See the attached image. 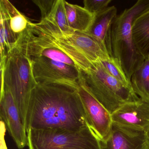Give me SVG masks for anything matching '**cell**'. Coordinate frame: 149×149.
<instances>
[{
  "mask_svg": "<svg viewBox=\"0 0 149 149\" xmlns=\"http://www.w3.org/2000/svg\"><path fill=\"white\" fill-rule=\"evenodd\" d=\"M78 89L38 83L31 93L25 127L78 131L88 126Z\"/></svg>",
  "mask_w": 149,
  "mask_h": 149,
  "instance_id": "1",
  "label": "cell"
},
{
  "mask_svg": "<svg viewBox=\"0 0 149 149\" xmlns=\"http://www.w3.org/2000/svg\"><path fill=\"white\" fill-rule=\"evenodd\" d=\"M149 8V0H139L131 7L118 15L111 29L112 57L120 62L129 80L144 61L145 58L134 46L132 26L135 18Z\"/></svg>",
  "mask_w": 149,
  "mask_h": 149,
  "instance_id": "2",
  "label": "cell"
},
{
  "mask_svg": "<svg viewBox=\"0 0 149 149\" xmlns=\"http://www.w3.org/2000/svg\"><path fill=\"white\" fill-rule=\"evenodd\" d=\"M82 73L91 93L111 114L124 104L140 99L132 88L110 75L101 61L94 63L89 70Z\"/></svg>",
  "mask_w": 149,
  "mask_h": 149,
  "instance_id": "3",
  "label": "cell"
},
{
  "mask_svg": "<svg viewBox=\"0 0 149 149\" xmlns=\"http://www.w3.org/2000/svg\"><path fill=\"white\" fill-rule=\"evenodd\" d=\"M33 63L30 57L16 47L8 52L5 87L12 93L25 126L30 95L38 84L34 76Z\"/></svg>",
  "mask_w": 149,
  "mask_h": 149,
  "instance_id": "4",
  "label": "cell"
},
{
  "mask_svg": "<svg viewBox=\"0 0 149 149\" xmlns=\"http://www.w3.org/2000/svg\"><path fill=\"white\" fill-rule=\"evenodd\" d=\"M27 134L29 149H102L101 141L88 125L78 131L30 129Z\"/></svg>",
  "mask_w": 149,
  "mask_h": 149,
  "instance_id": "5",
  "label": "cell"
},
{
  "mask_svg": "<svg viewBox=\"0 0 149 149\" xmlns=\"http://www.w3.org/2000/svg\"><path fill=\"white\" fill-rule=\"evenodd\" d=\"M31 59L34 76L38 83L79 88L81 72L76 67L42 56Z\"/></svg>",
  "mask_w": 149,
  "mask_h": 149,
  "instance_id": "6",
  "label": "cell"
},
{
  "mask_svg": "<svg viewBox=\"0 0 149 149\" xmlns=\"http://www.w3.org/2000/svg\"><path fill=\"white\" fill-rule=\"evenodd\" d=\"M78 91L88 125L101 142H105L109 137L111 132L113 124L111 114L91 93L86 85L82 72L79 80Z\"/></svg>",
  "mask_w": 149,
  "mask_h": 149,
  "instance_id": "7",
  "label": "cell"
},
{
  "mask_svg": "<svg viewBox=\"0 0 149 149\" xmlns=\"http://www.w3.org/2000/svg\"><path fill=\"white\" fill-rule=\"evenodd\" d=\"M1 120L6 125L9 135L19 149L27 145V134L18 107L12 93L5 87L3 94L0 96Z\"/></svg>",
  "mask_w": 149,
  "mask_h": 149,
  "instance_id": "8",
  "label": "cell"
},
{
  "mask_svg": "<svg viewBox=\"0 0 149 149\" xmlns=\"http://www.w3.org/2000/svg\"><path fill=\"white\" fill-rule=\"evenodd\" d=\"M112 122L119 126L148 133L149 102L139 99L123 105L111 114Z\"/></svg>",
  "mask_w": 149,
  "mask_h": 149,
  "instance_id": "9",
  "label": "cell"
},
{
  "mask_svg": "<svg viewBox=\"0 0 149 149\" xmlns=\"http://www.w3.org/2000/svg\"><path fill=\"white\" fill-rule=\"evenodd\" d=\"M101 143L102 149H149L148 133L125 128L114 123L109 137Z\"/></svg>",
  "mask_w": 149,
  "mask_h": 149,
  "instance_id": "10",
  "label": "cell"
},
{
  "mask_svg": "<svg viewBox=\"0 0 149 149\" xmlns=\"http://www.w3.org/2000/svg\"><path fill=\"white\" fill-rule=\"evenodd\" d=\"M117 9L115 6L108 7L99 13L95 19L89 30L86 34L97 41L112 57L111 47V29L112 24L117 17Z\"/></svg>",
  "mask_w": 149,
  "mask_h": 149,
  "instance_id": "11",
  "label": "cell"
},
{
  "mask_svg": "<svg viewBox=\"0 0 149 149\" xmlns=\"http://www.w3.org/2000/svg\"><path fill=\"white\" fill-rule=\"evenodd\" d=\"M132 34L137 51L146 59L149 54V8L134 19Z\"/></svg>",
  "mask_w": 149,
  "mask_h": 149,
  "instance_id": "12",
  "label": "cell"
},
{
  "mask_svg": "<svg viewBox=\"0 0 149 149\" xmlns=\"http://www.w3.org/2000/svg\"><path fill=\"white\" fill-rule=\"evenodd\" d=\"M64 8L70 28L74 32L86 33L94 22L95 15L84 7L64 1Z\"/></svg>",
  "mask_w": 149,
  "mask_h": 149,
  "instance_id": "13",
  "label": "cell"
},
{
  "mask_svg": "<svg viewBox=\"0 0 149 149\" xmlns=\"http://www.w3.org/2000/svg\"><path fill=\"white\" fill-rule=\"evenodd\" d=\"M130 82L135 94L141 100L149 102V62L147 58L133 73Z\"/></svg>",
  "mask_w": 149,
  "mask_h": 149,
  "instance_id": "14",
  "label": "cell"
},
{
  "mask_svg": "<svg viewBox=\"0 0 149 149\" xmlns=\"http://www.w3.org/2000/svg\"><path fill=\"white\" fill-rule=\"evenodd\" d=\"M0 50L1 58L7 56L8 52L17 40L18 36L10 28L9 18L4 9L0 7Z\"/></svg>",
  "mask_w": 149,
  "mask_h": 149,
  "instance_id": "15",
  "label": "cell"
},
{
  "mask_svg": "<svg viewBox=\"0 0 149 149\" xmlns=\"http://www.w3.org/2000/svg\"><path fill=\"white\" fill-rule=\"evenodd\" d=\"M0 7L4 9L8 16L10 28L14 33L19 36L26 29L29 21L11 2L7 0H1Z\"/></svg>",
  "mask_w": 149,
  "mask_h": 149,
  "instance_id": "16",
  "label": "cell"
},
{
  "mask_svg": "<svg viewBox=\"0 0 149 149\" xmlns=\"http://www.w3.org/2000/svg\"><path fill=\"white\" fill-rule=\"evenodd\" d=\"M45 20L55 25L66 35H71L75 33L69 25L64 8V0H55L51 12Z\"/></svg>",
  "mask_w": 149,
  "mask_h": 149,
  "instance_id": "17",
  "label": "cell"
},
{
  "mask_svg": "<svg viewBox=\"0 0 149 149\" xmlns=\"http://www.w3.org/2000/svg\"><path fill=\"white\" fill-rule=\"evenodd\" d=\"M106 71L110 75L127 87L131 88V82L128 79L119 61L114 57L101 61Z\"/></svg>",
  "mask_w": 149,
  "mask_h": 149,
  "instance_id": "18",
  "label": "cell"
},
{
  "mask_svg": "<svg viewBox=\"0 0 149 149\" xmlns=\"http://www.w3.org/2000/svg\"><path fill=\"white\" fill-rule=\"evenodd\" d=\"M111 2V0H84V8L95 15L106 9Z\"/></svg>",
  "mask_w": 149,
  "mask_h": 149,
  "instance_id": "19",
  "label": "cell"
},
{
  "mask_svg": "<svg viewBox=\"0 0 149 149\" xmlns=\"http://www.w3.org/2000/svg\"><path fill=\"white\" fill-rule=\"evenodd\" d=\"M55 0H34L33 2L40 8L41 19H47L50 13Z\"/></svg>",
  "mask_w": 149,
  "mask_h": 149,
  "instance_id": "20",
  "label": "cell"
},
{
  "mask_svg": "<svg viewBox=\"0 0 149 149\" xmlns=\"http://www.w3.org/2000/svg\"><path fill=\"white\" fill-rule=\"evenodd\" d=\"M0 129H1V135H0V149H8L6 141H5V134H6V125L3 121L1 120L0 122Z\"/></svg>",
  "mask_w": 149,
  "mask_h": 149,
  "instance_id": "21",
  "label": "cell"
},
{
  "mask_svg": "<svg viewBox=\"0 0 149 149\" xmlns=\"http://www.w3.org/2000/svg\"><path fill=\"white\" fill-rule=\"evenodd\" d=\"M147 59H148V61H149V54H148V56H147V57H146Z\"/></svg>",
  "mask_w": 149,
  "mask_h": 149,
  "instance_id": "22",
  "label": "cell"
},
{
  "mask_svg": "<svg viewBox=\"0 0 149 149\" xmlns=\"http://www.w3.org/2000/svg\"><path fill=\"white\" fill-rule=\"evenodd\" d=\"M148 137H149V132L148 133Z\"/></svg>",
  "mask_w": 149,
  "mask_h": 149,
  "instance_id": "23",
  "label": "cell"
}]
</instances>
